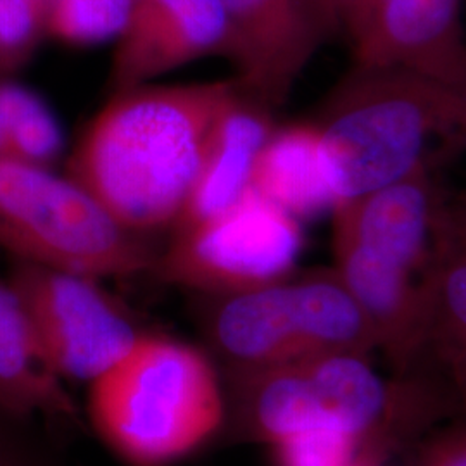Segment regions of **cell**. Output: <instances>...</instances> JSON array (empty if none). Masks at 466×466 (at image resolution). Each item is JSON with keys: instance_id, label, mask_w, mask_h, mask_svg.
Wrapping results in <instances>:
<instances>
[{"instance_id": "cell-5", "label": "cell", "mask_w": 466, "mask_h": 466, "mask_svg": "<svg viewBox=\"0 0 466 466\" xmlns=\"http://www.w3.org/2000/svg\"><path fill=\"white\" fill-rule=\"evenodd\" d=\"M0 248L16 261L123 279L152 271L156 254L92 194L52 167L0 161Z\"/></svg>"}, {"instance_id": "cell-13", "label": "cell", "mask_w": 466, "mask_h": 466, "mask_svg": "<svg viewBox=\"0 0 466 466\" xmlns=\"http://www.w3.org/2000/svg\"><path fill=\"white\" fill-rule=\"evenodd\" d=\"M230 30L219 0H132L109 69L113 92L156 84L204 57H228Z\"/></svg>"}, {"instance_id": "cell-18", "label": "cell", "mask_w": 466, "mask_h": 466, "mask_svg": "<svg viewBox=\"0 0 466 466\" xmlns=\"http://www.w3.org/2000/svg\"><path fill=\"white\" fill-rule=\"evenodd\" d=\"M130 11L132 0H54L49 38L71 47L116 42Z\"/></svg>"}, {"instance_id": "cell-17", "label": "cell", "mask_w": 466, "mask_h": 466, "mask_svg": "<svg viewBox=\"0 0 466 466\" xmlns=\"http://www.w3.org/2000/svg\"><path fill=\"white\" fill-rule=\"evenodd\" d=\"M65 147L63 128L32 88L0 75V161L54 167Z\"/></svg>"}, {"instance_id": "cell-20", "label": "cell", "mask_w": 466, "mask_h": 466, "mask_svg": "<svg viewBox=\"0 0 466 466\" xmlns=\"http://www.w3.org/2000/svg\"><path fill=\"white\" fill-rule=\"evenodd\" d=\"M367 435L319 429L289 435L269 448L275 466H350Z\"/></svg>"}, {"instance_id": "cell-11", "label": "cell", "mask_w": 466, "mask_h": 466, "mask_svg": "<svg viewBox=\"0 0 466 466\" xmlns=\"http://www.w3.org/2000/svg\"><path fill=\"white\" fill-rule=\"evenodd\" d=\"M420 296L417 350L400 382L420 383L418 396L466 427V227L456 217L420 277Z\"/></svg>"}, {"instance_id": "cell-2", "label": "cell", "mask_w": 466, "mask_h": 466, "mask_svg": "<svg viewBox=\"0 0 466 466\" xmlns=\"http://www.w3.org/2000/svg\"><path fill=\"white\" fill-rule=\"evenodd\" d=\"M313 123L339 204L466 152V90L402 67L350 65Z\"/></svg>"}, {"instance_id": "cell-19", "label": "cell", "mask_w": 466, "mask_h": 466, "mask_svg": "<svg viewBox=\"0 0 466 466\" xmlns=\"http://www.w3.org/2000/svg\"><path fill=\"white\" fill-rule=\"evenodd\" d=\"M54 0H0V75L13 76L26 66L49 38Z\"/></svg>"}, {"instance_id": "cell-6", "label": "cell", "mask_w": 466, "mask_h": 466, "mask_svg": "<svg viewBox=\"0 0 466 466\" xmlns=\"http://www.w3.org/2000/svg\"><path fill=\"white\" fill-rule=\"evenodd\" d=\"M227 382L225 427L267 446L319 429L367 435L390 415L396 396L370 356L356 352L228 373Z\"/></svg>"}, {"instance_id": "cell-10", "label": "cell", "mask_w": 466, "mask_h": 466, "mask_svg": "<svg viewBox=\"0 0 466 466\" xmlns=\"http://www.w3.org/2000/svg\"><path fill=\"white\" fill-rule=\"evenodd\" d=\"M240 90L269 111L289 99L333 35L318 0H219Z\"/></svg>"}, {"instance_id": "cell-23", "label": "cell", "mask_w": 466, "mask_h": 466, "mask_svg": "<svg viewBox=\"0 0 466 466\" xmlns=\"http://www.w3.org/2000/svg\"><path fill=\"white\" fill-rule=\"evenodd\" d=\"M4 417L5 413L0 410V466H36L16 441H13L15 437L2 427Z\"/></svg>"}, {"instance_id": "cell-16", "label": "cell", "mask_w": 466, "mask_h": 466, "mask_svg": "<svg viewBox=\"0 0 466 466\" xmlns=\"http://www.w3.org/2000/svg\"><path fill=\"white\" fill-rule=\"evenodd\" d=\"M250 188L300 223L332 213L335 200L313 121L275 127L258 156Z\"/></svg>"}, {"instance_id": "cell-12", "label": "cell", "mask_w": 466, "mask_h": 466, "mask_svg": "<svg viewBox=\"0 0 466 466\" xmlns=\"http://www.w3.org/2000/svg\"><path fill=\"white\" fill-rule=\"evenodd\" d=\"M437 167H418L398 182L333 206L332 237L379 254L418 277L452 221L451 196L435 180Z\"/></svg>"}, {"instance_id": "cell-15", "label": "cell", "mask_w": 466, "mask_h": 466, "mask_svg": "<svg viewBox=\"0 0 466 466\" xmlns=\"http://www.w3.org/2000/svg\"><path fill=\"white\" fill-rule=\"evenodd\" d=\"M0 410L30 421H75L78 410L44 361L9 282L0 280Z\"/></svg>"}, {"instance_id": "cell-24", "label": "cell", "mask_w": 466, "mask_h": 466, "mask_svg": "<svg viewBox=\"0 0 466 466\" xmlns=\"http://www.w3.org/2000/svg\"><path fill=\"white\" fill-rule=\"evenodd\" d=\"M451 204H452L456 219H458L463 227H466V190L456 192L454 196H451Z\"/></svg>"}, {"instance_id": "cell-14", "label": "cell", "mask_w": 466, "mask_h": 466, "mask_svg": "<svg viewBox=\"0 0 466 466\" xmlns=\"http://www.w3.org/2000/svg\"><path fill=\"white\" fill-rule=\"evenodd\" d=\"M271 113L238 86L211 128L196 182L171 230L215 217L249 192L258 156L277 127Z\"/></svg>"}, {"instance_id": "cell-21", "label": "cell", "mask_w": 466, "mask_h": 466, "mask_svg": "<svg viewBox=\"0 0 466 466\" xmlns=\"http://www.w3.org/2000/svg\"><path fill=\"white\" fill-rule=\"evenodd\" d=\"M417 466H466V427L454 421L432 432L418 448Z\"/></svg>"}, {"instance_id": "cell-8", "label": "cell", "mask_w": 466, "mask_h": 466, "mask_svg": "<svg viewBox=\"0 0 466 466\" xmlns=\"http://www.w3.org/2000/svg\"><path fill=\"white\" fill-rule=\"evenodd\" d=\"M9 285L44 361L63 382H94L147 332L99 279L16 261Z\"/></svg>"}, {"instance_id": "cell-9", "label": "cell", "mask_w": 466, "mask_h": 466, "mask_svg": "<svg viewBox=\"0 0 466 466\" xmlns=\"http://www.w3.org/2000/svg\"><path fill=\"white\" fill-rule=\"evenodd\" d=\"M350 65L402 67L466 90L463 0H318Z\"/></svg>"}, {"instance_id": "cell-1", "label": "cell", "mask_w": 466, "mask_h": 466, "mask_svg": "<svg viewBox=\"0 0 466 466\" xmlns=\"http://www.w3.org/2000/svg\"><path fill=\"white\" fill-rule=\"evenodd\" d=\"M230 80L147 84L113 92L69 156L67 173L138 237L173 228L196 182Z\"/></svg>"}, {"instance_id": "cell-22", "label": "cell", "mask_w": 466, "mask_h": 466, "mask_svg": "<svg viewBox=\"0 0 466 466\" xmlns=\"http://www.w3.org/2000/svg\"><path fill=\"white\" fill-rule=\"evenodd\" d=\"M402 431L404 427L400 420L389 415L363 439V444L350 466H387L392 452L400 446Z\"/></svg>"}, {"instance_id": "cell-3", "label": "cell", "mask_w": 466, "mask_h": 466, "mask_svg": "<svg viewBox=\"0 0 466 466\" xmlns=\"http://www.w3.org/2000/svg\"><path fill=\"white\" fill-rule=\"evenodd\" d=\"M86 415L125 465L171 466L225 429V383L206 350L146 332L88 383Z\"/></svg>"}, {"instance_id": "cell-7", "label": "cell", "mask_w": 466, "mask_h": 466, "mask_svg": "<svg viewBox=\"0 0 466 466\" xmlns=\"http://www.w3.org/2000/svg\"><path fill=\"white\" fill-rule=\"evenodd\" d=\"M302 248L299 219L250 188L215 217L175 228L150 273L199 296H225L294 273Z\"/></svg>"}, {"instance_id": "cell-4", "label": "cell", "mask_w": 466, "mask_h": 466, "mask_svg": "<svg viewBox=\"0 0 466 466\" xmlns=\"http://www.w3.org/2000/svg\"><path fill=\"white\" fill-rule=\"evenodd\" d=\"M200 298L206 300L202 332L227 373L333 352L371 356L379 350L370 321L332 267Z\"/></svg>"}]
</instances>
